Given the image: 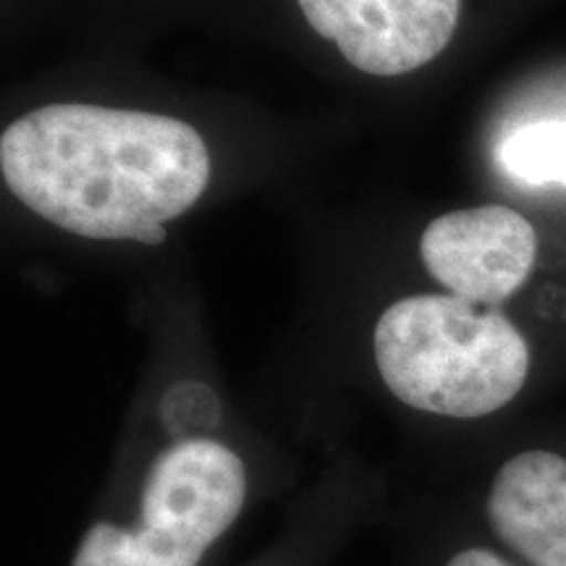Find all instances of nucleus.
Segmentation results:
<instances>
[{"mask_svg":"<svg viewBox=\"0 0 566 566\" xmlns=\"http://www.w3.org/2000/svg\"><path fill=\"white\" fill-rule=\"evenodd\" d=\"M493 533L533 566H566V459L525 451L501 467L488 495Z\"/></svg>","mask_w":566,"mask_h":566,"instance_id":"6","label":"nucleus"},{"mask_svg":"<svg viewBox=\"0 0 566 566\" xmlns=\"http://www.w3.org/2000/svg\"><path fill=\"white\" fill-rule=\"evenodd\" d=\"M160 420L179 441H195L216 430L221 420L218 396L197 380H181L171 386L160 401Z\"/></svg>","mask_w":566,"mask_h":566,"instance_id":"8","label":"nucleus"},{"mask_svg":"<svg viewBox=\"0 0 566 566\" xmlns=\"http://www.w3.org/2000/svg\"><path fill=\"white\" fill-rule=\"evenodd\" d=\"M373 349L396 399L459 420L499 412L530 373L520 328L499 310L454 294L394 302L375 325Z\"/></svg>","mask_w":566,"mask_h":566,"instance_id":"2","label":"nucleus"},{"mask_svg":"<svg viewBox=\"0 0 566 566\" xmlns=\"http://www.w3.org/2000/svg\"><path fill=\"white\" fill-rule=\"evenodd\" d=\"M446 566H512V564H506L504 558L491 554V551L470 548V551H462V554H457Z\"/></svg>","mask_w":566,"mask_h":566,"instance_id":"9","label":"nucleus"},{"mask_svg":"<svg viewBox=\"0 0 566 566\" xmlns=\"http://www.w3.org/2000/svg\"><path fill=\"white\" fill-rule=\"evenodd\" d=\"M501 163L527 184H564L566 187V122L530 124L514 132L501 147Z\"/></svg>","mask_w":566,"mask_h":566,"instance_id":"7","label":"nucleus"},{"mask_svg":"<svg viewBox=\"0 0 566 566\" xmlns=\"http://www.w3.org/2000/svg\"><path fill=\"white\" fill-rule=\"evenodd\" d=\"M307 24L354 69L401 76L438 59L454 38L462 0H296Z\"/></svg>","mask_w":566,"mask_h":566,"instance_id":"4","label":"nucleus"},{"mask_svg":"<svg viewBox=\"0 0 566 566\" xmlns=\"http://www.w3.org/2000/svg\"><path fill=\"white\" fill-rule=\"evenodd\" d=\"M242 459L210 438L176 441L142 488V527H90L71 566H197L244 506Z\"/></svg>","mask_w":566,"mask_h":566,"instance_id":"3","label":"nucleus"},{"mask_svg":"<svg viewBox=\"0 0 566 566\" xmlns=\"http://www.w3.org/2000/svg\"><path fill=\"white\" fill-rule=\"evenodd\" d=\"M420 252L428 273L449 294L493 307L533 273L537 233L506 205H480L430 221Z\"/></svg>","mask_w":566,"mask_h":566,"instance_id":"5","label":"nucleus"},{"mask_svg":"<svg viewBox=\"0 0 566 566\" xmlns=\"http://www.w3.org/2000/svg\"><path fill=\"white\" fill-rule=\"evenodd\" d=\"M0 171L19 202L63 231L153 247L202 197L210 153L181 118L53 103L3 132Z\"/></svg>","mask_w":566,"mask_h":566,"instance_id":"1","label":"nucleus"}]
</instances>
